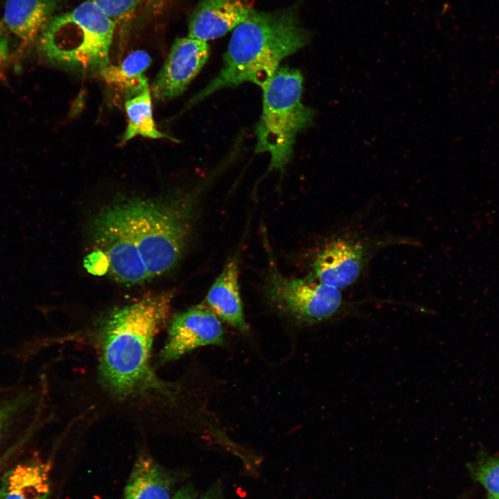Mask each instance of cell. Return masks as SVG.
I'll list each match as a JSON object with an SVG mask.
<instances>
[{"label": "cell", "mask_w": 499, "mask_h": 499, "mask_svg": "<svg viewBox=\"0 0 499 499\" xmlns=\"http://www.w3.org/2000/svg\"><path fill=\"white\" fill-rule=\"evenodd\" d=\"M309 41L310 33L301 25L295 11L252 10L234 29L220 72L190 99L186 107L220 89L244 82H252L263 89L281 62Z\"/></svg>", "instance_id": "3"}, {"label": "cell", "mask_w": 499, "mask_h": 499, "mask_svg": "<svg viewBox=\"0 0 499 499\" xmlns=\"http://www.w3.org/2000/svg\"><path fill=\"white\" fill-rule=\"evenodd\" d=\"M110 19L116 21L126 17L143 0H92Z\"/></svg>", "instance_id": "19"}, {"label": "cell", "mask_w": 499, "mask_h": 499, "mask_svg": "<svg viewBox=\"0 0 499 499\" xmlns=\"http://www.w3.org/2000/svg\"><path fill=\"white\" fill-rule=\"evenodd\" d=\"M366 249L361 242L338 238L325 245L312 263L319 281L341 289L353 284L363 271Z\"/></svg>", "instance_id": "9"}, {"label": "cell", "mask_w": 499, "mask_h": 499, "mask_svg": "<svg viewBox=\"0 0 499 499\" xmlns=\"http://www.w3.org/2000/svg\"><path fill=\"white\" fill-rule=\"evenodd\" d=\"M8 42L5 37L0 39V69L8 58Z\"/></svg>", "instance_id": "23"}, {"label": "cell", "mask_w": 499, "mask_h": 499, "mask_svg": "<svg viewBox=\"0 0 499 499\" xmlns=\"http://www.w3.org/2000/svg\"><path fill=\"white\" fill-rule=\"evenodd\" d=\"M227 344L220 319L207 306L197 305L171 319L160 359L168 362L202 347Z\"/></svg>", "instance_id": "7"}, {"label": "cell", "mask_w": 499, "mask_h": 499, "mask_svg": "<svg viewBox=\"0 0 499 499\" xmlns=\"http://www.w3.org/2000/svg\"><path fill=\"white\" fill-rule=\"evenodd\" d=\"M51 468L49 461L32 458L6 469L0 479V499H47Z\"/></svg>", "instance_id": "12"}, {"label": "cell", "mask_w": 499, "mask_h": 499, "mask_svg": "<svg viewBox=\"0 0 499 499\" xmlns=\"http://www.w3.org/2000/svg\"><path fill=\"white\" fill-rule=\"evenodd\" d=\"M195 497L196 493L194 489L191 485L187 484L180 489L175 493L173 499H194Z\"/></svg>", "instance_id": "21"}, {"label": "cell", "mask_w": 499, "mask_h": 499, "mask_svg": "<svg viewBox=\"0 0 499 499\" xmlns=\"http://www.w3.org/2000/svg\"><path fill=\"white\" fill-rule=\"evenodd\" d=\"M194 499H226L220 482H216L204 493Z\"/></svg>", "instance_id": "20"}, {"label": "cell", "mask_w": 499, "mask_h": 499, "mask_svg": "<svg viewBox=\"0 0 499 499\" xmlns=\"http://www.w3.org/2000/svg\"><path fill=\"white\" fill-rule=\"evenodd\" d=\"M209 55L207 42L189 36L176 39L152 85L154 96L169 100L183 94L205 64Z\"/></svg>", "instance_id": "8"}, {"label": "cell", "mask_w": 499, "mask_h": 499, "mask_svg": "<svg viewBox=\"0 0 499 499\" xmlns=\"http://www.w3.org/2000/svg\"><path fill=\"white\" fill-rule=\"evenodd\" d=\"M303 76L299 70L279 67L263 89V107L255 128V152H268V173H283L294 152L297 134L313 124L316 111L301 101Z\"/></svg>", "instance_id": "5"}, {"label": "cell", "mask_w": 499, "mask_h": 499, "mask_svg": "<svg viewBox=\"0 0 499 499\" xmlns=\"http://www.w3.org/2000/svg\"><path fill=\"white\" fill-rule=\"evenodd\" d=\"M31 401L32 394L26 391L0 401V443Z\"/></svg>", "instance_id": "17"}, {"label": "cell", "mask_w": 499, "mask_h": 499, "mask_svg": "<svg viewBox=\"0 0 499 499\" xmlns=\"http://www.w3.org/2000/svg\"><path fill=\"white\" fill-rule=\"evenodd\" d=\"M252 12L250 0H201L190 17L187 36L204 42L220 37Z\"/></svg>", "instance_id": "10"}, {"label": "cell", "mask_w": 499, "mask_h": 499, "mask_svg": "<svg viewBox=\"0 0 499 499\" xmlns=\"http://www.w3.org/2000/svg\"><path fill=\"white\" fill-rule=\"evenodd\" d=\"M151 63L150 55L143 50L131 52L119 65H107L99 72L109 85L131 98L148 87L144 71Z\"/></svg>", "instance_id": "15"}, {"label": "cell", "mask_w": 499, "mask_h": 499, "mask_svg": "<svg viewBox=\"0 0 499 499\" xmlns=\"http://www.w3.org/2000/svg\"><path fill=\"white\" fill-rule=\"evenodd\" d=\"M59 0H6L3 21L24 43L33 41L53 16Z\"/></svg>", "instance_id": "14"}, {"label": "cell", "mask_w": 499, "mask_h": 499, "mask_svg": "<svg viewBox=\"0 0 499 499\" xmlns=\"http://www.w3.org/2000/svg\"><path fill=\"white\" fill-rule=\"evenodd\" d=\"M2 32H3V26H2L1 23L0 22V39H1V38L3 37H2Z\"/></svg>", "instance_id": "24"}, {"label": "cell", "mask_w": 499, "mask_h": 499, "mask_svg": "<svg viewBox=\"0 0 499 499\" xmlns=\"http://www.w3.org/2000/svg\"><path fill=\"white\" fill-rule=\"evenodd\" d=\"M175 480L172 473L148 455L135 462L123 499H173Z\"/></svg>", "instance_id": "13"}, {"label": "cell", "mask_w": 499, "mask_h": 499, "mask_svg": "<svg viewBox=\"0 0 499 499\" xmlns=\"http://www.w3.org/2000/svg\"><path fill=\"white\" fill-rule=\"evenodd\" d=\"M18 446L12 447L0 455V477L6 470L10 458L13 456Z\"/></svg>", "instance_id": "22"}, {"label": "cell", "mask_w": 499, "mask_h": 499, "mask_svg": "<svg viewBox=\"0 0 499 499\" xmlns=\"http://www.w3.org/2000/svg\"><path fill=\"white\" fill-rule=\"evenodd\" d=\"M128 125L122 137L124 143L136 136L150 139H171L157 129L152 116L149 87L125 102Z\"/></svg>", "instance_id": "16"}, {"label": "cell", "mask_w": 499, "mask_h": 499, "mask_svg": "<svg viewBox=\"0 0 499 499\" xmlns=\"http://www.w3.org/2000/svg\"><path fill=\"white\" fill-rule=\"evenodd\" d=\"M487 499H499V498L489 496V497Z\"/></svg>", "instance_id": "25"}, {"label": "cell", "mask_w": 499, "mask_h": 499, "mask_svg": "<svg viewBox=\"0 0 499 499\" xmlns=\"http://www.w3.org/2000/svg\"><path fill=\"white\" fill-rule=\"evenodd\" d=\"M238 252L229 259L209 290L207 306L220 319L243 335L249 332L243 313L238 282Z\"/></svg>", "instance_id": "11"}, {"label": "cell", "mask_w": 499, "mask_h": 499, "mask_svg": "<svg viewBox=\"0 0 499 499\" xmlns=\"http://www.w3.org/2000/svg\"><path fill=\"white\" fill-rule=\"evenodd\" d=\"M114 29L115 21L86 0L51 18L40 34V50L54 64L100 71L109 64Z\"/></svg>", "instance_id": "4"}, {"label": "cell", "mask_w": 499, "mask_h": 499, "mask_svg": "<svg viewBox=\"0 0 499 499\" xmlns=\"http://www.w3.org/2000/svg\"><path fill=\"white\" fill-rule=\"evenodd\" d=\"M471 471L490 496L499 498V456L482 458L471 466Z\"/></svg>", "instance_id": "18"}, {"label": "cell", "mask_w": 499, "mask_h": 499, "mask_svg": "<svg viewBox=\"0 0 499 499\" xmlns=\"http://www.w3.org/2000/svg\"><path fill=\"white\" fill-rule=\"evenodd\" d=\"M173 292L145 296L112 313L100 335L99 373L112 393L128 396L162 391L150 363L152 341L168 317Z\"/></svg>", "instance_id": "2"}, {"label": "cell", "mask_w": 499, "mask_h": 499, "mask_svg": "<svg viewBox=\"0 0 499 499\" xmlns=\"http://www.w3.org/2000/svg\"><path fill=\"white\" fill-rule=\"evenodd\" d=\"M222 163L193 189L164 200L132 199L105 208L148 279L171 270L181 259L199 215L203 193L227 166Z\"/></svg>", "instance_id": "1"}, {"label": "cell", "mask_w": 499, "mask_h": 499, "mask_svg": "<svg viewBox=\"0 0 499 499\" xmlns=\"http://www.w3.org/2000/svg\"><path fill=\"white\" fill-rule=\"evenodd\" d=\"M270 256L264 294L274 310L300 326L327 322L341 313L344 304L340 289L319 281L312 274L303 278L286 277Z\"/></svg>", "instance_id": "6"}]
</instances>
